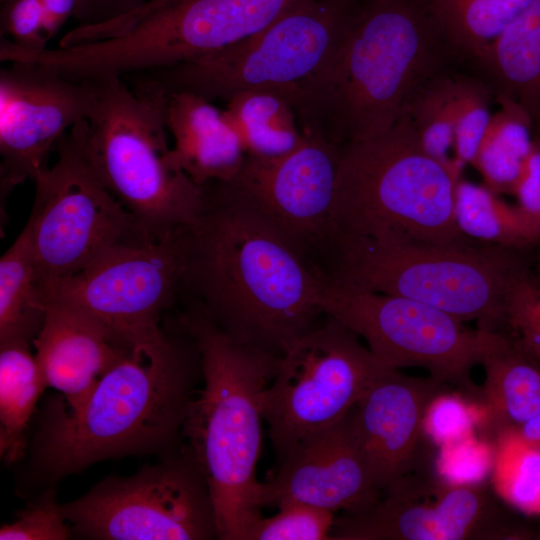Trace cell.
Returning <instances> with one entry per match:
<instances>
[{
	"mask_svg": "<svg viewBox=\"0 0 540 540\" xmlns=\"http://www.w3.org/2000/svg\"><path fill=\"white\" fill-rule=\"evenodd\" d=\"M166 93L173 164L200 186L233 178L246 154L224 111L192 92Z\"/></svg>",
	"mask_w": 540,
	"mask_h": 540,
	"instance_id": "obj_21",
	"label": "cell"
},
{
	"mask_svg": "<svg viewBox=\"0 0 540 540\" xmlns=\"http://www.w3.org/2000/svg\"><path fill=\"white\" fill-rule=\"evenodd\" d=\"M47 16L50 38L54 37L64 23L77 14L80 0H40Z\"/></svg>",
	"mask_w": 540,
	"mask_h": 540,
	"instance_id": "obj_40",
	"label": "cell"
},
{
	"mask_svg": "<svg viewBox=\"0 0 540 540\" xmlns=\"http://www.w3.org/2000/svg\"><path fill=\"white\" fill-rule=\"evenodd\" d=\"M480 364L485 371L481 424L495 440L540 412V357L515 337L502 334Z\"/></svg>",
	"mask_w": 540,
	"mask_h": 540,
	"instance_id": "obj_22",
	"label": "cell"
},
{
	"mask_svg": "<svg viewBox=\"0 0 540 540\" xmlns=\"http://www.w3.org/2000/svg\"><path fill=\"white\" fill-rule=\"evenodd\" d=\"M535 281V280H534ZM537 283V282H536ZM538 284V283H537ZM540 286V284H538Z\"/></svg>",
	"mask_w": 540,
	"mask_h": 540,
	"instance_id": "obj_46",
	"label": "cell"
},
{
	"mask_svg": "<svg viewBox=\"0 0 540 540\" xmlns=\"http://www.w3.org/2000/svg\"><path fill=\"white\" fill-rule=\"evenodd\" d=\"M515 432L526 441L540 444V412L525 422Z\"/></svg>",
	"mask_w": 540,
	"mask_h": 540,
	"instance_id": "obj_41",
	"label": "cell"
},
{
	"mask_svg": "<svg viewBox=\"0 0 540 540\" xmlns=\"http://www.w3.org/2000/svg\"><path fill=\"white\" fill-rule=\"evenodd\" d=\"M175 322L197 347L204 381L186 409L184 451L208 484L218 539L242 540L261 514L262 396L280 357L235 341L196 306L188 304Z\"/></svg>",
	"mask_w": 540,
	"mask_h": 540,
	"instance_id": "obj_3",
	"label": "cell"
},
{
	"mask_svg": "<svg viewBox=\"0 0 540 540\" xmlns=\"http://www.w3.org/2000/svg\"><path fill=\"white\" fill-rule=\"evenodd\" d=\"M503 502L485 481L423 469L393 481L369 510L335 517L330 540L536 539Z\"/></svg>",
	"mask_w": 540,
	"mask_h": 540,
	"instance_id": "obj_15",
	"label": "cell"
},
{
	"mask_svg": "<svg viewBox=\"0 0 540 540\" xmlns=\"http://www.w3.org/2000/svg\"><path fill=\"white\" fill-rule=\"evenodd\" d=\"M293 150L246 156L239 171L217 183L284 236L317 270L332 238V210L341 148L303 133Z\"/></svg>",
	"mask_w": 540,
	"mask_h": 540,
	"instance_id": "obj_16",
	"label": "cell"
},
{
	"mask_svg": "<svg viewBox=\"0 0 540 540\" xmlns=\"http://www.w3.org/2000/svg\"><path fill=\"white\" fill-rule=\"evenodd\" d=\"M259 485V504L278 507L298 501L332 512L369 510L382 492L370 476L354 430L351 410L335 424L299 441Z\"/></svg>",
	"mask_w": 540,
	"mask_h": 540,
	"instance_id": "obj_18",
	"label": "cell"
},
{
	"mask_svg": "<svg viewBox=\"0 0 540 540\" xmlns=\"http://www.w3.org/2000/svg\"><path fill=\"white\" fill-rule=\"evenodd\" d=\"M193 340V339H192ZM175 339L164 350H132L109 368L83 402L53 405L33 448L44 480L56 481L98 461L167 448L181 440L201 362Z\"/></svg>",
	"mask_w": 540,
	"mask_h": 540,
	"instance_id": "obj_4",
	"label": "cell"
},
{
	"mask_svg": "<svg viewBox=\"0 0 540 540\" xmlns=\"http://www.w3.org/2000/svg\"><path fill=\"white\" fill-rule=\"evenodd\" d=\"M491 486L518 511L540 515V444L521 438L515 431L494 440Z\"/></svg>",
	"mask_w": 540,
	"mask_h": 540,
	"instance_id": "obj_30",
	"label": "cell"
},
{
	"mask_svg": "<svg viewBox=\"0 0 540 540\" xmlns=\"http://www.w3.org/2000/svg\"><path fill=\"white\" fill-rule=\"evenodd\" d=\"M159 4H168V3H171V2H174V1H177V0H157Z\"/></svg>",
	"mask_w": 540,
	"mask_h": 540,
	"instance_id": "obj_43",
	"label": "cell"
},
{
	"mask_svg": "<svg viewBox=\"0 0 540 540\" xmlns=\"http://www.w3.org/2000/svg\"><path fill=\"white\" fill-rule=\"evenodd\" d=\"M149 0H80L75 18L82 25H99L123 19Z\"/></svg>",
	"mask_w": 540,
	"mask_h": 540,
	"instance_id": "obj_39",
	"label": "cell"
},
{
	"mask_svg": "<svg viewBox=\"0 0 540 540\" xmlns=\"http://www.w3.org/2000/svg\"><path fill=\"white\" fill-rule=\"evenodd\" d=\"M33 340L47 387L61 392L69 409L79 408L101 376L132 349L107 327L67 305L46 303Z\"/></svg>",
	"mask_w": 540,
	"mask_h": 540,
	"instance_id": "obj_20",
	"label": "cell"
},
{
	"mask_svg": "<svg viewBox=\"0 0 540 540\" xmlns=\"http://www.w3.org/2000/svg\"><path fill=\"white\" fill-rule=\"evenodd\" d=\"M392 368L324 314L280 357L263 392L262 416L279 463L303 438L343 419Z\"/></svg>",
	"mask_w": 540,
	"mask_h": 540,
	"instance_id": "obj_12",
	"label": "cell"
},
{
	"mask_svg": "<svg viewBox=\"0 0 540 540\" xmlns=\"http://www.w3.org/2000/svg\"><path fill=\"white\" fill-rule=\"evenodd\" d=\"M60 509L72 531L89 539L218 538L208 484L184 450L132 476L108 477Z\"/></svg>",
	"mask_w": 540,
	"mask_h": 540,
	"instance_id": "obj_14",
	"label": "cell"
},
{
	"mask_svg": "<svg viewBox=\"0 0 540 540\" xmlns=\"http://www.w3.org/2000/svg\"><path fill=\"white\" fill-rule=\"evenodd\" d=\"M8 1H10V0H0V3L4 4V3L8 2Z\"/></svg>",
	"mask_w": 540,
	"mask_h": 540,
	"instance_id": "obj_44",
	"label": "cell"
},
{
	"mask_svg": "<svg viewBox=\"0 0 540 540\" xmlns=\"http://www.w3.org/2000/svg\"><path fill=\"white\" fill-rule=\"evenodd\" d=\"M530 272L538 284H540V246L530 252Z\"/></svg>",
	"mask_w": 540,
	"mask_h": 540,
	"instance_id": "obj_42",
	"label": "cell"
},
{
	"mask_svg": "<svg viewBox=\"0 0 540 540\" xmlns=\"http://www.w3.org/2000/svg\"><path fill=\"white\" fill-rule=\"evenodd\" d=\"M445 42L475 59L535 0H422Z\"/></svg>",
	"mask_w": 540,
	"mask_h": 540,
	"instance_id": "obj_29",
	"label": "cell"
},
{
	"mask_svg": "<svg viewBox=\"0 0 540 540\" xmlns=\"http://www.w3.org/2000/svg\"><path fill=\"white\" fill-rule=\"evenodd\" d=\"M483 409L479 403H467L456 395L438 394L430 403L424 429L432 443L438 447L450 441L473 434L475 425L481 424Z\"/></svg>",
	"mask_w": 540,
	"mask_h": 540,
	"instance_id": "obj_34",
	"label": "cell"
},
{
	"mask_svg": "<svg viewBox=\"0 0 540 540\" xmlns=\"http://www.w3.org/2000/svg\"><path fill=\"white\" fill-rule=\"evenodd\" d=\"M204 191L201 212L182 228L180 294L235 341L281 357L324 316L321 273L217 183Z\"/></svg>",
	"mask_w": 540,
	"mask_h": 540,
	"instance_id": "obj_1",
	"label": "cell"
},
{
	"mask_svg": "<svg viewBox=\"0 0 540 540\" xmlns=\"http://www.w3.org/2000/svg\"><path fill=\"white\" fill-rule=\"evenodd\" d=\"M318 304L363 338L390 367H420L479 403L481 388L471 369L498 342L501 333L470 330L454 316L406 297L358 288L321 274Z\"/></svg>",
	"mask_w": 540,
	"mask_h": 540,
	"instance_id": "obj_10",
	"label": "cell"
},
{
	"mask_svg": "<svg viewBox=\"0 0 540 540\" xmlns=\"http://www.w3.org/2000/svg\"><path fill=\"white\" fill-rule=\"evenodd\" d=\"M460 178L422 149L406 114L384 134L341 148L332 238L477 241L455 221L454 191Z\"/></svg>",
	"mask_w": 540,
	"mask_h": 540,
	"instance_id": "obj_7",
	"label": "cell"
},
{
	"mask_svg": "<svg viewBox=\"0 0 540 540\" xmlns=\"http://www.w3.org/2000/svg\"><path fill=\"white\" fill-rule=\"evenodd\" d=\"M300 0H177L140 13L109 38L71 47L80 78L140 74L213 53L251 37Z\"/></svg>",
	"mask_w": 540,
	"mask_h": 540,
	"instance_id": "obj_11",
	"label": "cell"
},
{
	"mask_svg": "<svg viewBox=\"0 0 540 540\" xmlns=\"http://www.w3.org/2000/svg\"><path fill=\"white\" fill-rule=\"evenodd\" d=\"M292 91L253 88L232 96L223 110L246 156L275 157L296 148L304 134L290 102Z\"/></svg>",
	"mask_w": 540,
	"mask_h": 540,
	"instance_id": "obj_24",
	"label": "cell"
},
{
	"mask_svg": "<svg viewBox=\"0 0 540 540\" xmlns=\"http://www.w3.org/2000/svg\"><path fill=\"white\" fill-rule=\"evenodd\" d=\"M446 384L392 368L351 409L354 430L370 476L381 492L396 479L428 469L431 440L427 409Z\"/></svg>",
	"mask_w": 540,
	"mask_h": 540,
	"instance_id": "obj_19",
	"label": "cell"
},
{
	"mask_svg": "<svg viewBox=\"0 0 540 540\" xmlns=\"http://www.w3.org/2000/svg\"><path fill=\"white\" fill-rule=\"evenodd\" d=\"M361 0H300L234 45L138 75L165 92L187 91L225 103L253 88L294 92L321 70L345 38Z\"/></svg>",
	"mask_w": 540,
	"mask_h": 540,
	"instance_id": "obj_8",
	"label": "cell"
},
{
	"mask_svg": "<svg viewBox=\"0 0 540 540\" xmlns=\"http://www.w3.org/2000/svg\"><path fill=\"white\" fill-rule=\"evenodd\" d=\"M271 517L260 514L242 540H330L334 512L298 501L280 504Z\"/></svg>",
	"mask_w": 540,
	"mask_h": 540,
	"instance_id": "obj_33",
	"label": "cell"
},
{
	"mask_svg": "<svg viewBox=\"0 0 540 540\" xmlns=\"http://www.w3.org/2000/svg\"><path fill=\"white\" fill-rule=\"evenodd\" d=\"M44 314L26 224L0 259V344L33 342Z\"/></svg>",
	"mask_w": 540,
	"mask_h": 540,
	"instance_id": "obj_28",
	"label": "cell"
},
{
	"mask_svg": "<svg viewBox=\"0 0 540 540\" xmlns=\"http://www.w3.org/2000/svg\"><path fill=\"white\" fill-rule=\"evenodd\" d=\"M1 36L28 51L48 48L47 16L40 0H10L1 4Z\"/></svg>",
	"mask_w": 540,
	"mask_h": 540,
	"instance_id": "obj_37",
	"label": "cell"
},
{
	"mask_svg": "<svg viewBox=\"0 0 540 540\" xmlns=\"http://www.w3.org/2000/svg\"><path fill=\"white\" fill-rule=\"evenodd\" d=\"M0 71V190L34 179L58 140L87 118L93 88L31 62Z\"/></svg>",
	"mask_w": 540,
	"mask_h": 540,
	"instance_id": "obj_17",
	"label": "cell"
},
{
	"mask_svg": "<svg viewBox=\"0 0 540 540\" xmlns=\"http://www.w3.org/2000/svg\"><path fill=\"white\" fill-rule=\"evenodd\" d=\"M45 388L28 342L0 344V455L7 462L24 455L25 431Z\"/></svg>",
	"mask_w": 540,
	"mask_h": 540,
	"instance_id": "obj_26",
	"label": "cell"
},
{
	"mask_svg": "<svg viewBox=\"0 0 540 540\" xmlns=\"http://www.w3.org/2000/svg\"><path fill=\"white\" fill-rule=\"evenodd\" d=\"M498 108L471 163L484 185L495 193L511 194L531 151L535 132L529 114L516 102L496 96Z\"/></svg>",
	"mask_w": 540,
	"mask_h": 540,
	"instance_id": "obj_27",
	"label": "cell"
},
{
	"mask_svg": "<svg viewBox=\"0 0 540 540\" xmlns=\"http://www.w3.org/2000/svg\"><path fill=\"white\" fill-rule=\"evenodd\" d=\"M492 90L479 80L453 76L454 154L464 167L472 163L491 119Z\"/></svg>",
	"mask_w": 540,
	"mask_h": 540,
	"instance_id": "obj_32",
	"label": "cell"
},
{
	"mask_svg": "<svg viewBox=\"0 0 540 540\" xmlns=\"http://www.w3.org/2000/svg\"><path fill=\"white\" fill-rule=\"evenodd\" d=\"M516 205L540 231V135L535 134L532 148L512 189Z\"/></svg>",
	"mask_w": 540,
	"mask_h": 540,
	"instance_id": "obj_38",
	"label": "cell"
},
{
	"mask_svg": "<svg viewBox=\"0 0 540 540\" xmlns=\"http://www.w3.org/2000/svg\"><path fill=\"white\" fill-rule=\"evenodd\" d=\"M495 92L519 104L540 135V0H535L476 58Z\"/></svg>",
	"mask_w": 540,
	"mask_h": 540,
	"instance_id": "obj_23",
	"label": "cell"
},
{
	"mask_svg": "<svg viewBox=\"0 0 540 540\" xmlns=\"http://www.w3.org/2000/svg\"><path fill=\"white\" fill-rule=\"evenodd\" d=\"M537 539H540V532H539V535H538Z\"/></svg>",
	"mask_w": 540,
	"mask_h": 540,
	"instance_id": "obj_45",
	"label": "cell"
},
{
	"mask_svg": "<svg viewBox=\"0 0 540 540\" xmlns=\"http://www.w3.org/2000/svg\"><path fill=\"white\" fill-rule=\"evenodd\" d=\"M54 150L55 163L33 179L26 223L38 287L77 273L118 243L153 235L105 187L69 131Z\"/></svg>",
	"mask_w": 540,
	"mask_h": 540,
	"instance_id": "obj_13",
	"label": "cell"
},
{
	"mask_svg": "<svg viewBox=\"0 0 540 540\" xmlns=\"http://www.w3.org/2000/svg\"><path fill=\"white\" fill-rule=\"evenodd\" d=\"M86 80L91 109L69 133L98 178L150 234L192 224L205 191L172 162L167 93L140 80L129 88L116 75Z\"/></svg>",
	"mask_w": 540,
	"mask_h": 540,
	"instance_id": "obj_6",
	"label": "cell"
},
{
	"mask_svg": "<svg viewBox=\"0 0 540 540\" xmlns=\"http://www.w3.org/2000/svg\"><path fill=\"white\" fill-rule=\"evenodd\" d=\"M449 47L422 0H363L331 60L290 101L303 133L340 148L399 122Z\"/></svg>",
	"mask_w": 540,
	"mask_h": 540,
	"instance_id": "obj_2",
	"label": "cell"
},
{
	"mask_svg": "<svg viewBox=\"0 0 540 540\" xmlns=\"http://www.w3.org/2000/svg\"><path fill=\"white\" fill-rule=\"evenodd\" d=\"M454 217L460 231L473 240L525 252L540 246V231L528 216L484 184L462 177L457 181Z\"/></svg>",
	"mask_w": 540,
	"mask_h": 540,
	"instance_id": "obj_25",
	"label": "cell"
},
{
	"mask_svg": "<svg viewBox=\"0 0 540 540\" xmlns=\"http://www.w3.org/2000/svg\"><path fill=\"white\" fill-rule=\"evenodd\" d=\"M54 492L48 490L34 504L0 529L1 540H65L71 531L66 525Z\"/></svg>",
	"mask_w": 540,
	"mask_h": 540,
	"instance_id": "obj_36",
	"label": "cell"
},
{
	"mask_svg": "<svg viewBox=\"0 0 540 540\" xmlns=\"http://www.w3.org/2000/svg\"><path fill=\"white\" fill-rule=\"evenodd\" d=\"M436 472L453 483L484 481L491 473L495 447L479 441L473 434L439 446Z\"/></svg>",
	"mask_w": 540,
	"mask_h": 540,
	"instance_id": "obj_35",
	"label": "cell"
},
{
	"mask_svg": "<svg viewBox=\"0 0 540 540\" xmlns=\"http://www.w3.org/2000/svg\"><path fill=\"white\" fill-rule=\"evenodd\" d=\"M452 81L453 76L442 72L432 77L413 98L407 115L422 149L462 177L464 166L454 154Z\"/></svg>",
	"mask_w": 540,
	"mask_h": 540,
	"instance_id": "obj_31",
	"label": "cell"
},
{
	"mask_svg": "<svg viewBox=\"0 0 540 540\" xmlns=\"http://www.w3.org/2000/svg\"><path fill=\"white\" fill-rule=\"evenodd\" d=\"M182 228L108 248L77 273L39 286L43 304L59 303L89 315L132 350L165 349L173 339L160 321L181 292Z\"/></svg>",
	"mask_w": 540,
	"mask_h": 540,
	"instance_id": "obj_9",
	"label": "cell"
},
{
	"mask_svg": "<svg viewBox=\"0 0 540 540\" xmlns=\"http://www.w3.org/2000/svg\"><path fill=\"white\" fill-rule=\"evenodd\" d=\"M530 252L480 241L332 238L323 275L372 292L416 300L478 328L508 334L509 298Z\"/></svg>",
	"mask_w": 540,
	"mask_h": 540,
	"instance_id": "obj_5",
	"label": "cell"
}]
</instances>
